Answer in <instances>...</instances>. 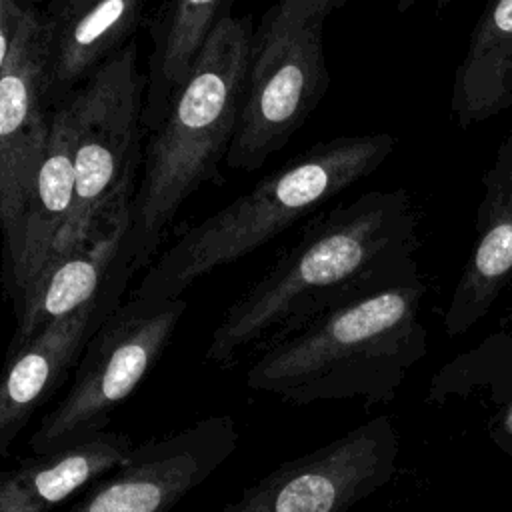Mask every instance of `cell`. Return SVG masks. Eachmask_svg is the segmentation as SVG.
<instances>
[{
    "mask_svg": "<svg viewBox=\"0 0 512 512\" xmlns=\"http://www.w3.org/2000/svg\"><path fill=\"white\" fill-rule=\"evenodd\" d=\"M400 454L388 416L288 460L248 486L222 512H350L390 482Z\"/></svg>",
    "mask_w": 512,
    "mask_h": 512,
    "instance_id": "ba28073f",
    "label": "cell"
},
{
    "mask_svg": "<svg viewBox=\"0 0 512 512\" xmlns=\"http://www.w3.org/2000/svg\"><path fill=\"white\" fill-rule=\"evenodd\" d=\"M132 448L130 436L104 430L84 442L0 468V512H48L114 470Z\"/></svg>",
    "mask_w": 512,
    "mask_h": 512,
    "instance_id": "2e32d148",
    "label": "cell"
},
{
    "mask_svg": "<svg viewBox=\"0 0 512 512\" xmlns=\"http://www.w3.org/2000/svg\"><path fill=\"white\" fill-rule=\"evenodd\" d=\"M230 4L232 0H168L154 28L150 86L144 102L148 130L160 122L208 34L230 12Z\"/></svg>",
    "mask_w": 512,
    "mask_h": 512,
    "instance_id": "ac0fdd59",
    "label": "cell"
},
{
    "mask_svg": "<svg viewBox=\"0 0 512 512\" xmlns=\"http://www.w3.org/2000/svg\"><path fill=\"white\" fill-rule=\"evenodd\" d=\"M74 184L72 120L66 100H60L52 110L46 150L24 210L20 258L14 272L4 278L14 304L52 258L72 212Z\"/></svg>",
    "mask_w": 512,
    "mask_h": 512,
    "instance_id": "9a60e30c",
    "label": "cell"
},
{
    "mask_svg": "<svg viewBox=\"0 0 512 512\" xmlns=\"http://www.w3.org/2000/svg\"><path fill=\"white\" fill-rule=\"evenodd\" d=\"M394 136H336L314 144L258 180L206 220L180 234L150 264L132 298L172 300L208 272L230 264L372 174L394 150Z\"/></svg>",
    "mask_w": 512,
    "mask_h": 512,
    "instance_id": "277c9868",
    "label": "cell"
},
{
    "mask_svg": "<svg viewBox=\"0 0 512 512\" xmlns=\"http://www.w3.org/2000/svg\"><path fill=\"white\" fill-rule=\"evenodd\" d=\"M50 2H58V0H50Z\"/></svg>",
    "mask_w": 512,
    "mask_h": 512,
    "instance_id": "603a6c76",
    "label": "cell"
},
{
    "mask_svg": "<svg viewBox=\"0 0 512 512\" xmlns=\"http://www.w3.org/2000/svg\"><path fill=\"white\" fill-rule=\"evenodd\" d=\"M136 44L128 42L68 94L74 134V204L54 254L130 220L144 124ZM52 254V256H54Z\"/></svg>",
    "mask_w": 512,
    "mask_h": 512,
    "instance_id": "5b68a950",
    "label": "cell"
},
{
    "mask_svg": "<svg viewBox=\"0 0 512 512\" xmlns=\"http://www.w3.org/2000/svg\"><path fill=\"white\" fill-rule=\"evenodd\" d=\"M132 274H120L94 302L50 322L30 342L6 356L0 374V458L8 456L32 416L76 368L94 332L120 306Z\"/></svg>",
    "mask_w": 512,
    "mask_h": 512,
    "instance_id": "8fae6325",
    "label": "cell"
},
{
    "mask_svg": "<svg viewBox=\"0 0 512 512\" xmlns=\"http://www.w3.org/2000/svg\"><path fill=\"white\" fill-rule=\"evenodd\" d=\"M282 6L304 14V16H312V18H322L326 20V16L334 10H338L342 4H346L348 0H276Z\"/></svg>",
    "mask_w": 512,
    "mask_h": 512,
    "instance_id": "ffe728a7",
    "label": "cell"
},
{
    "mask_svg": "<svg viewBox=\"0 0 512 512\" xmlns=\"http://www.w3.org/2000/svg\"><path fill=\"white\" fill-rule=\"evenodd\" d=\"M184 310V298H130L116 306L86 344L68 392L32 432V454L102 434L162 356Z\"/></svg>",
    "mask_w": 512,
    "mask_h": 512,
    "instance_id": "8992f818",
    "label": "cell"
},
{
    "mask_svg": "<svg viewBox=\"0 0 512 512\" xmlns=\"http://www.w3.org/2000/svg\"><path fill=\"white\" fill-rule=\"evenodd\" d=\"M414 2H416V0H398V10H400V12H406ZM448 2H450V0H438V8H444Z\"/></svg>",
    "mask_w": 512,
    "mask_h": 512,
    "instance_id": "44dd1931",
    "label": "cell"
},
{
    "mask_svg": "<svg viewBox=\"0 0 512 512\" xmlns=\"http://www.w3.org/2000/svg\"><path fill=\"white\" fill-rule=\"evenodd\" d=\"M32 10L26 0H0V76L4 74L22 26Z\"/></svg>",
    "mask_w": 512,
    "mask_h": 512,
    "instance_id": "d6986e66",
    "label": "cell"
},
{
    "mask_svg": "<svg viewBox=\"0 0 512 512\" xmlns=\"http://www.w3.org/2000/svg\"><path fill=\"white\" fill-rule=\"evenodd\" d=\"M130 220L54 254L14 304L16 328L6 356L30 342L44 326L102 296L124 272H136L128 250Z\"/></svg>",
    "mask_w": 512,
    "mask_h": 512,
    "instance_id": "7c38bea8",
    "label": "cell"
},
{
    "mask_svg": "<svg viewBox=\"0 0 512 512\" xmlns=\"http://www.w3.org/2000/svg\"><path fill=\"white\" fill-rule=\"evenodd\" d=\"M322 18L276 2L254 30L252 58L226 166L256 170L306 122L328 88Z\"/></svg>",
    "mask_w": 512,
    "mask_h": 512,
    "instance_id": "52a82bcc",
    "label": "cell"
},
{
    "mask_svg": "<svg viewBox=\"0 0 512 512\" xmlns=\"http://www.w3.org/2000/svg\"><path fill=\"white\" fill-rule=\"evenodd\" d=\"M252 44L250 16H222L156 124L130 206L128 250L134 270L150 262L180 206L226 158L244 100Z\"/></svg>",
    "mask_w": 512,
    "mask_h": 512,
    "instance_id": "3957f363",
    "label": "cell"
},
{
    "mask_svg": "<svg viewBox=\"0 0 512 512\" xmlns=\"http://www.w3.org/2000/svg\"><path fill=\"white\" fill-rule=\"evenodd\" d=\"M512 106V0H488L456 68L450 112L462 128Z\"/></svg>",
    "mask_w": 512,
    "mask_h": 512,
    "instance_id": "e0dca14e",
    "label": "cell"
},
{
    "mask_svg": "<svg viewBox=\"0 0 512 512\" xmlns=\"http://www.w3.org/2000/svg\"><path fill=\"white\" fill-rule=\"evenodd\" d=\"M510 424H512V412H510Z\"/></svg>",
    "mask_w": 512,
    "mask_h": 512,
    "instance_id": "7402d4cb",
    "label": "cell"
},
{
    "mask_svg": "<svg viewBox=\"0 0 512 512\" xmlns=\"http://www.w3.org/2000/svg\"><path fill=\"white\" fill-rule=\"evenodd\" d=\"M512 278V134L484 174L476 240L444 314L448 336L470 330Z\"/></svg>",
    "mask_w": 512,
    "mask_h": 512,
    "instance_id": "4fadbf2b",
    "label": "cell"
},
{
    "mask_svg": "<svg viewBox=\"0 0 512 512\" xmlns=\"http://www.w3.org/2000/svg\"><path fill=\"white\" fill-rule=\"evenodd\" d=\"M238 438L234 416L212 414L138 444L88 486L72 512H172L234 454Z\"/></svg>",
    "mask_w": 512,
    "mask_h": 512,
    "instance_id": "30bf717a",
    "label": "cell"
},
{
    "mask_svg": "<svg viewBox=\"0 0 512 512\" xmlns=\"http://www.w3.org/2000/svg\"><path fill=\"white\" fill-rule=\"evenodd\" d=\"M422 296L416 276L340 304L258 354L246 384L290 404L392 398L426 354Z\"/></svg>",
    "mask_w": 512,
    "mask_h": 512,
    "instance_id": "7a4b0ae2",
    "label": "cell"
},
{
    "mask_svg": "<svg viewBox=\"0 0 512 512\" xmlns=\"http://www.w3.org/2000/svg\"><path fill=\"white\" fill-rule=\"evenodd\" d=\"M44 14L34 6L0 76V230L4 278L20 258L28 196L46 150L54 98L48 82Z\"/></svg>",
    "mask_w": 512,
    "mask_h": 512,
    "instance_id": "9c48e42d",
    "label": "cell"
},
{
    "mask_svg": "<svg viewBox=\"0 0 512 512\" xmlns=\"http://www.w3.org/2000/svg\"><path fill=\"white\" fill-rule=\"evenodd\" d=\"M416 232L404 190H372L330 210L230 304L206 362L234 368L340 304L416 278Z\"/></svg>",
    "mask_w": 512,
    "mask_h": 512,
    "instance_id": "6da1fadb",
    "label": "cell"
},
{
    "mask_svg": "<svg viewBox=\"0 0 512 512\" xmlns=\"http://www.w3.org/2000/svg\"><path fill=\"white\" fill-rule=\"evenodd\" d=\"M148 0H58L44 14L50 94L58 102L128 44Z\"/></svg>",
    "mask_w": 512,
    "mask_h": 512,
    "instance_id": "5bb4252c",
    "label": "cell"
}]
</instances>
